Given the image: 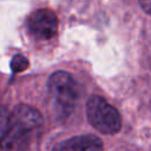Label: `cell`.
<instances>
[{
    "mask_svg": "<svg viewBox=\"0 0 151 151\" xmlns=\"http://www.w3.org/2000/svg\"><path fill=\"white\" fill-rule=\"evenodd\" d=\"M58 18L54 12L40 8L32 12L27 18V28L31 35L39 40H48L58 32Z\"/></svg>",
    "mask_w": 151,
    "mask_h": 151,
    "instance_id": "obj_3",
    "label": "cell"
},
{
    "mask_svg": "<svg viewBox=\"0 0 151 151\" xmlns=\"http://www.w3.org/2000/svg\"><path fill=\"white\" fill-rule=\"evenodd\" d=\"M28 59L22 54H17L11 60V68L13 72H22L28 67Z\"/></svg>",
    "mask_w": 151,
    "mask_h": 151,
    "instance_id": "obj_6",
    "label": "cell"
},
{
    "mask_svg": "<svg viewBox=\"0 0 151 151\" xmlns=\"http://www.w3.org/2000/svg\"><path fill=\"white\" fill-rule=\"evenodd\" d=\"M103 142L94 134H81L55 144L52 151H103Z\"/></svg>",
    "mask_w": 151,
    "mask_h": 151,
    "instance_id": "obj_5",
    "label": "cell"
},
{
    "mask_svg": "<svg viewBox=\"0 0 151 151\" xmlns=\"http://www.w3.org/2000/svg\"><path fill=\"white\" fill-rule=\"evenodd\" d=\"M50 94L65 113H70L78 99V86L73 77L65 71L54 72L47 83Z\"/></svg>",
    "mask_w": 151,
    "mask_h": 151,
    "instance_id": "obj_2",
    "label": "cell"
},
{
    "mask_svg": "<svg viewBox=\"0 0 151 151\" xmlns=\"http://www.w3.org/2000/svg\"><path fill=\"white\" fill-rule=\"evenodd\" d=\"M8 123H9V111L7 107L0 105V139L4 137L8 129Z\"/></svg>",
    "mask_w": 151,
    "mask_h": 151,
    "instance_id": "obj_7",
    "label": "cell"
},
{
    "mask_svg": "<svg viewBox=\"0 0 151 151\" xmlns=\"http://www.w3.org/2000/svg\"><path fill=\"white\" fill-rule=\"evenodd\" d=\"M86 114L90 124L103 133L113 134L122 127V118L118 110L99 96H91L88 98Z\"/></svg>",
    "mask_w": 151,
    "mask_h": 151,
    "instance_id": "obj_1",
    "label": "cell"
},
{
    "mask_svg": "<svg viewBox=\"0 0 151 151\" xmlns=\"http://www.w3.org/2000/svg\"><path fill=\"white\" fill-rule=\"evenodd\" d=\"M33 136L31 131L9 120L8 129L0 139V151H26Z\"/></svg>",
    "mask_w": 151,
    "mask_h": 151,
    "instance_id": "obj_4",
    "label": "cell"
},
{
    "mask_svg": "<svg viewBox=\"0 0 151 151\" xmlns=\"http://www.w3.org/2000/svg\"><path fill=\"white\" fill-rule=\"evenodd\" d=\"M139 4L143 7V9L151 15V1H140Z\"/></svg>",
    "mask_w": 151,
    "mask_h": 151,
    "instance_id": "obj_8",
    "label": "cell"
}]
</instances>
